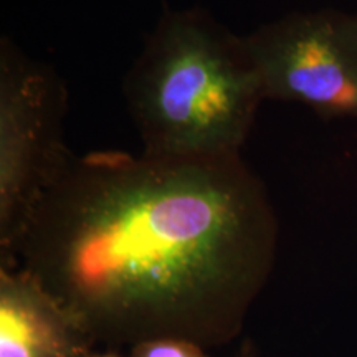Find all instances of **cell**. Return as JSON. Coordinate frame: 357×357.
<instances>
[{"instance_id":"1","label":"cell","mask_w":357,"mask_h":357,"mask_svg":"<svg viewBox=\"0 0 357 357\" xmlns=\"http://www.w3.org/2000/svg\"><path fill=\"white\" fill-rule=\"evenodd\" d=\"M278 218L242 155H73L15 248L96 344H229L275 266Z\"/></svg>"},{"instance_id":"2","label":"cell","mask_w":357,"mask_h":357,"mask_svg":"<svg viewBox=\"0 0 357 357\" xmlns=\"http://www.w3.org/2000/svg\"><path fill=\"white\" fill-rule=\"evenodd\" d=\"M142 141L160 159L242 155L265 96L245 42L207 8H166L123 79Z\"/></svg>"},{"instance_id":"3","label":"cell","mask_w":357,"mask_h":357,"mask_svg":"<svg viewBox=\"0 0 357 357\" xmlns=\"http://www.w3.org/2000/svg\"><path fill=\"white\" fill-rule=\"evenodd\" d=\"M66 109L56 70L0 40V268L12 266L35 208L71 158Z\"/></svg>"},{"instance_id":"4","label":"cell","mask_w":357,"mask_h":357,"mask_svg":"<svg viewBox=\"0 0 357 357\" xmlns=\"http://www.w3.org/2000/svg\"><path fill=\"white\" fill-rule=\"evenodd\" d=\"M265 100L357 121V15L291 12L245 35Z\"/></svg>"},{"instance_id":"5","label":"cell","mask_w":357,"mask_h":357,"mask_svg":"<svg viewBox=\"0 0 357 357\" xmlns=\"http://www.w3.org/2000/svg\"><path fill=\"white\" fill-rule=\"evenodd\" d=\"M95 346L32 275L0 268V357H88Z\"/></svg>"},{"instance_id":"6","label":"cell","mask_w":357,"mask_h":357,"mask_svg":"<svg viewBox=\"0 0 357 357\" xmlns=\"http://www.w3.org/2000/svg\"><path fill=\"white\" fill-rule=\"evenodd\" d=\"M131 357H208L205 347L189 339L159 337L131 347Z\"/></svg>"},{"instance_id":"7","label":"cell","mask_w":357,"mask_h":357,"mask_svg":"<svg viewBox=\"0 0 357 357\" xmlns=\"http://www.w3.org/2000/svg\"><path fill=\"white\" fill-rule=\"evenodd\" d=\"M88 357H119V356L114 354V352H102V354H100V352H93V354H89Z\"/></svg>"},{"instance_id":"8","label":"cell","mask_w":357,"mask_h":357,"mask_svg":"<svg viewBox=\"0 0 357 357\" xmlns=\"http://www.w3.org/2000/svg\"><path fill=\"white\" fill-rule=\"evenodd\" d=\"M243 357H248V354H245V356H243Z\"/></svg>"}]
</instances>
